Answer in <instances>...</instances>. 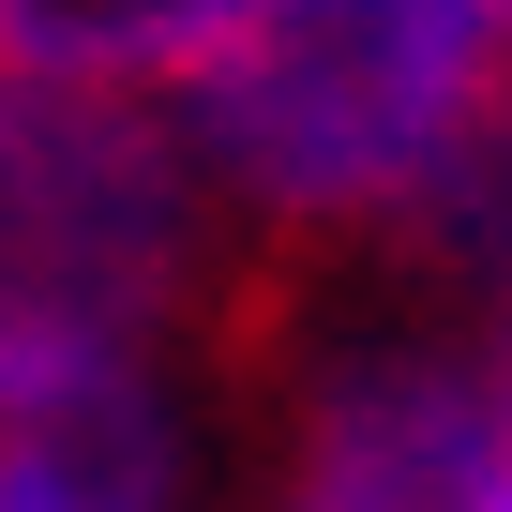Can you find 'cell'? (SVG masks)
I'll return each mask as SVG.
<instances>
[{
	"instance_id": "cell-5",
	"label": "cell",
	"mask_w": 512,
	"mask_h": 512,
	"mask_svg": "<svg viewBox=\"0 0 512 512\" xmlns=\"http://www.w3.org/2000/svg\"><path fill=\"white\" fill-rule=\"evenodd\" d=\"M241 0H0V61L16 76H91V91H181Z\"/></svg>"
},
{
	"instance_id": "cell-2",
	"label": "cell",
	"mask_w": 512,
	"mask_h": 512,
	"mask_svg": "<svg viewBox=\"0 0 512 512\" xmlns=\"http://www.w3.org/2000/svg\"><path fill=\"white\" fill-rule=\"evenodd\" d=\"M226 196L196 181L151 91L0 61V347L16 362H151L211 287Z\"/></svg>"
},
{
	"instance_id": "cell-3",
	"label": "cell",
	"mask_w": 512,
	"mask_h": 512,
	"mask_svg": "<svg viewBox=\"0 0 512 512\" xmlns=\"http://www.w3.org/2000/svg\"><path fill=\"white\" fill-rule=\"evenodd\" d=\"M497 437H512V392H482V377L437 362V347L332 362V377L302 392L287 512H482Z\"/></svg>"
},
{
	"instance_id": "cell-1",
	"label": "cell",
	"mask_w": 512,
	"mask_h": 512,
	"mask_svg": "<svg viewBox=\"0 0 512 512\" xmlns=\"http://www.w3.org/2000/svg\"><path fill=\"white\" fill-rule=\"evenodd\" d=\"M512 0H241L166 91L196 181L256 226H422L482 121Z\"/></svg>"
},
{
	"instance_id": "cell-6",
	"label": "cell",
	"mask_w": 512,
	"mask_h": 512,
	"mask_svg": "<svg viewBox=\"0 0 512 512\" xmlns=\"http://www.w3.org/2000/svg\"><path fill=\"white\" fill-rule=\"evenodd\" d=\"M422 241L452 256L467 287H497V302H512V31H497V76H482L467 151H452V166H437V196H422Z\"/></svg>"
},
{
	"instance_id": "cell-4",
	"label": "cell",
	"mask_w": 512,
	"mask_h": 512,
	"mask_svg": "<svg viewBox=\"0 0 512 512\" xmlns=\"http://www.w3.org/2000/svg\"><path fill=\"white\" fill-rule=\"evenodd\" d=\"M196 422L166 362H16L0 347V512H181Z\"/></svg>"
}]
</instances>
